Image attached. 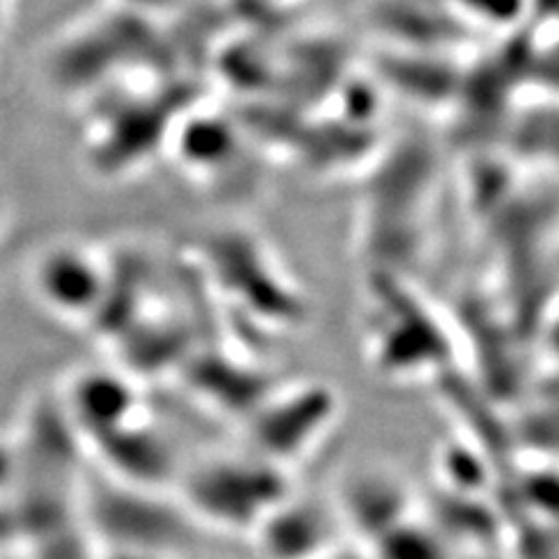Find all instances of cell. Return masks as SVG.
<instances>
[{
  "instance_id": "1",
  "label": "cell",
  "mask_w": 559,
  "mask_h": 559,
  "mask_svg": "<svg viewBox=\"0 0 559 559\" xmlns=\"http://www.w3.org/2000/svg\"><path fill=\"white\" fill-rule=\"evenodd\" d=\"M178 501L199 527L234 534H252L294 489L289 468L250 450L191 464L178 474Z\"/></svg>"
},
{
  "instance_id": "2",
  "label": "cell",
  "mask_w": 559,
  "mask_h": 559,
  "mask_svg": "<svg viewBox=\"0 0 559 559\" xmlns=\"http://www.w3.org/2000/svg\"><path fill=\"white\" fill-rule=\"evenodd\" d=\"M338 394L320 382L269 392L250 413L248 450L292 471L336 425Z\"/></svg>"
},
{
  "instance_id": "3",
  "label": "cell",
  "mask_w": 559,
  "mask_h": 559,
  "mask_svg": "<svg viewBox=\"0 0 559 559\" xmlns=\"http://www.w3.org/2000/svg\"><path fill=\"white\" fill-rule=\"evenodd\" d=\"M94 522L108 548H135L170 555L199 524L180 506L159 499V489L112 480L94 501Z\"/></svg>"
},
{
  "instance_id": "4",
  "label": "cell",
  "mask_w": 559,
  "mask_h": 559,
  "mask_svg": "<svg viewBox=\"0 0 559 559\" xmlns=\"http://www.w3.org/2000/svg\"><path fill=\"white\" fill-rule=\"evenodd\" d=\"M31 289L55 318L86 322L94 320L105 301V271L92 250L57 242L31 264Z\"/></svg>"
},
{
  "instance_id": "5",
  "label": "cell",
  "mask_w": 559,
  "mask_h": 559,
  "mask_svg": "<svg viewBox=\"0 0 559 559\" xmlns=\"http://www.w3.org/2000/svg\"><path fill=\"white\" fill-rule=\"evenodd\" d=\"M448 341L441 326L423 310H392L384 306L371 314L369 357L373 369L388 378L411 380L439 369L448 359Z\"/></svg>"
},
{
  "instance_id": "6",
  "label": "cell",
  "mask_w": 559,
  "mask_h": 559,
  "mask_svg": "<svg viewBox=\"0 0 559 559\" xmlns=\"http://www.w3.org/2000/svg\"><path fill=\"white\" fill-rule=\"evenodd\" d=\"M343 522L334 501L292 492L250 534L264 559H324L334 555Z\"/></svg>"
},
{
  "instance_id": "7",
  "label": "cell",
  "mask_w": 559,
  "mask_h": 559,
  "mask_svg": "<svg viewBox=\"0 0 559 559\" xmlns=\"http://www.w3.org/2000/svg\"><path fill=\"white\" fill-rule=\"evenodd\" d=\"M63 406L70 423L90 443L145 415L133 373L100 366L82 369L68 380Z\"/></svg>"
},
{
  "instance_id": "8",
  "label": "cell",
  "mask_w": 559,
  "mask_h": 559,
  "mask_svg": "<svg viewBox=\"0 0 559 559\" xmlns=\"http://www.w3.org/2000/svg\"><path fill=\"white\" fill-rule=\"evenodd\" d=\"M343 530H353L364 544L415 513L413 489L388 466H357L343 478L334 497Z\"/></svg>"
},
{
  "instance_id": "9",
  "label": "cell",
  "mask_w": 559,
  "mask_h": 559,
  "mask_svg": "<svg viewBox=\"0 0 559 559\" xmlns=\"http://www.w3.org/2000/svg\"><path fill=\"white\" fill-rule=\"evenodd\" d=\"M112 480L159 489L175 474V452L162 429H156L147 415H140L92 443Z\"/></svg>"
},
{
  "instance_id": "10",
  "label": "cell",
  "mask_w": 559,
  "mask_h": 559,
  "mask_svg": "<svg viewBox=\"0 0 559 559\" xmlns=\"http://www.w3.org/2000/svg\"><path fill=\"white\" fill-rule=\"evenodd\" d=\"M369 559H452V544L431 520L411 513L369 544Z\"/></svg>"
},
{
  "instance_id": "11",
  "label": "cell",
  "mask_w": 559,
  "mask_h": 559,
  "mask_svg": "<svg viewBox=\"0 0 559 559\" xmlns=\"http://www.w3.org/2000/svg\"><path fill=\"white\" fill-rule=\"evenodd\" d=\"M439 471L443 476L445 487H450L452 492L457 495H468L474 497L478 489L487 483V464L483 466L478 462V454L474 448L466 445H450L441 452V462ZM487 487V485H485Z\"/></svg>"
},
{
  "instance_id": "12",
  "label": "cell",
  "mask_w": 559,
  "mask_h": 559,
  "mask_svg": "<svg viewBox=\"0 0 559 559\" xmlns=\"http://www.w3.org/2000/svg\"><path fill=\"white\" fill-rule=\"evenodd\" d=\"M105 559H173L170 555L152 552V550H135V548H108Z\"/></svg>"
}]
</instances>
